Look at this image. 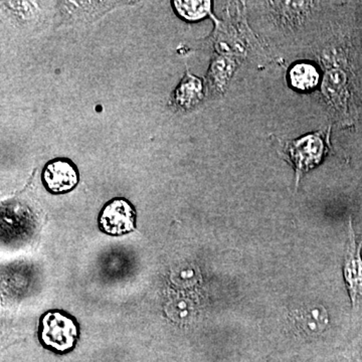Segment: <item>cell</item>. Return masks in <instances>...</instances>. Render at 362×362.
I'll return each mask as SVG.
<instances>
[{
	"instance_id": "9",
	"label": "cell",
	"mask_w": 362,
	"mask_h": 362,
	"mask_svg": "<svg viewBox=\"0 0 362 362\" xmlns=\"http://www.w3.org/2000/svg\"><path fill=\"white\" fill-rule=\"evenodd\" d=\"M293 320L298 329L304 334L315 337L326 330L329 316L322 305H312L295 312Z\"/></svg>"
},
{
	"instance_id": "3",
	"label": "cell",
	"mask_w": 362,
	"mask_h": 362,
	"mask_svg": "<svg viewBox=\"0 0 362 362\" xmlns=\"http://www.w3.org/2000/svg\"><path fill=\"white\" fill-rule=\"evenodd\" d=\"M267 16L281 33H294L311 18L318 2L267 1L263 2Z\"/></svg>"
},
{
	"instance_id": "7",
	"label": "cell",
	"mask_w": 362,
	"mask_h": 362,
	"mask_svg": "<svg viewBox=\"0 0 362 362\" xmlns=\"http://www.w3.org/2000/svg\"><path fill=\"white\" fill-rule=\"evenodd\" d=\"M343 277L352 306L356 307L362 300V242H356L351 218L349 220V240L343 264Z\"/></svg>"
},
{
	"instance_id": "5",
	"label": "cell",
	"mask_w": 362,
	"mask_h": 362,
	"mask_svg": "<svg viewBox=\"0 0 362 362\" xmlns=\"http://www.w3.org/2000/svg\"><path fill=\"white\" fill-rule=\"evenodd\" d=\"M137 214L128 199L115 197L105 204L98 216L100 230L111 237H121L136 228Z\"/></svg>"
},
{
	"instance_id": "6",
	"label": "cell",
	"mask_w": 362,
	"mask_h": 362,
	"mask_svg": "<svg viewBox=\"0 0 362 362\" xmlns=\"http://www.w3.org/2000/svg\"><path fill=\"white\" fill-rule=\"evenodd\" d=\"M42 182L49 194H66L80 182V171L75 162L66 157H57L45 164Z\"/></svg>"
},
{
	"instance_id": "2",
	"label": "cell",
	"mask_w": 362,
	"mask_h": 362,
	"mask_svg": "<svg viewBox=\"0 0 362 362\" xmlns=\"http://www.w3.org/2000/svg\"><path fill=\"white\" fill-rule=\"evenodd\" d=\"M330 129L305 135L286 145V153L291 162L299 183L302 176L321 163L329 149Z\"/></svg>"
},
{
	"instance_id": "12",
	"label": "cell",
	"mask_w": 362,
	"mask_h": 362,
	"mask_svg": "<svg viewBox=\"0 0 362 362\" xmlns=\"http://www.w3.org/2000/svg\"><path fill=\"white\" fill-rule=\"evenodd\" d=\"M173 7L180 18L192 23L204 20L211 13V1H173Z\"/></svg>"
},
{
	"instance_id": "11",
	"label": "cell",
	"mask_w": 362,
	"mask_h": 362,
	"mask_svg": "<svg viewBox=\"0 0 362 362\" xmlns=\"http://www.w3.org/2000/svg\"><path fill=\"white\" fill-rule=\"evenodd\" d=\"M320 73L313 64L298 63L289 71L290 84L301 92L314 90L320 83Z\"/></svg>"
},
{
	"instance_id": "8",
	"label": "cell",
	"mask_w": 362,
	"mask_h": 362,
	"mask_svg": "<svg viewBox=\"0 0 362 362\" xmlns=\"http://www.w3.org/2000/svg\"><path fill=\"white\" fill-rule=\"evenodd\" d=\"M202 98H204V83L202 78L187 71L173 92L171 102L175 109L188 111L201 103Z\"/></svg>"
},
{
	"instance_id": "13",
	"label": "cell",
	"mask_w": 362,
	"mask_h": 362,
	"mask_svg": "<svg viewBox=\"0 0 362 362\" xmlns=\"http://www.w3.org/2000/svg\"><path fill=\"white\" fill-rule=\"evenodd\" d=\"M350 352H351V356L354 361L356 362H362V333L352 342Z\"/></svg>"
},
{
	"instance_id": "10",
	"label": "cell",
	"mask_w": 362,
	"mask_h": 362,
	"mask_svg": "<svg viewBox=\"0 0 362 362\" xmlns=\"http://www.w3.org/2000/svg\"><path fill=\"white\" fill-rule=\"evenodd\" d=\"M240 59L235 57L221 56L216 57L211 63L209 71V83L216 93H223L228 87L233 73L239 66Z\"/></svg>"
},
{
	"instance_id": "4",
	"label": "cell",
	"mask_w": 362,
	"mask_h": 362,
	"mask_svg": "<svg viewBox=\"0 0 362 362\" xmlns=\"http://www.w3.org/2000/svg\"><path fill=\"white\" fill-rule=\"evenodd\" d=\"M321 59L326 68L321 84L324 99L337 115H344L347 112L349 96V75L335 63L334 57H329L324 52Z\"/></svg>"
},
{
	"instance_id": "1",
	"label": "cell",
	"mask_w": 362,
	"mask_h": 362,
	"mask_svg": "<svg viewBox=\"0 0 362 362\" xmlns=\"http://www.w3.org/2000/svg\"><path fill=\"white\" fill-rule=\"evenodd\" d=\"M80 337L77 319L63 310L42 314L39 323V339L45 349L64 354L75 349Z\"/></svg>"
}]
</instances>
